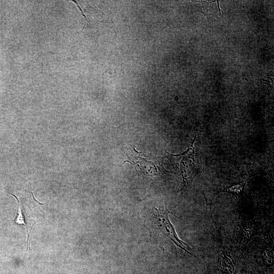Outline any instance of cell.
<instances>
[{
	"label": "cell",
	"instance_id": "cell-1",
	"mask_svg": "<svg viewBox=\"0 0 274 274\" xmlns=\"http://www.w3.org/2000/svg\"><path fill=\"white\" fill-rule=\"evenodd\" d=\"M150 213L151 214V218L157 229L168 238L178 248L192 255L190 247L178 237L175 228L169 220L168 215L169 214H172L175 217L177 218L178 217L167 209L166 203L163 209L153 207Z\"/></svg>",
	"mask_w": 274,
	"mask_h": 274
},
{
	"label": "cell",
	"instance_id": "cell-2",
	"mask_svg": "<svg viewBox=\"0 0 274 274\" xmlns=\"http://www.w3.org/2000/svg\"><path fill=\"white\" fill-rule=\"evenodd\" d=\"M11 194L16 198L18 202L17 213L14 221L18 224L23 225L26 227L27 234V248L26 249L27 250L28 248H29L30 242L29 236L31 229L38 219L36 218V215H34L32 211L38 207V204L41 203L35 199L33 194L30 203H28L27 206H26L24 202L20 201L18 198L15 195L12 193H11ZM29 249H30V248Z\"/></svg>",
	"mask_w": 274,
	"mask_h": 274
},
{
	"label": "cell",
	"instance_id": "cell-3",
	"mask_svg": "<svg viewBox=\"0 0 274 274\" xmlns=\"http://www.w3.org/2000/svg\"><path fill=\"white\" fill-rule=\"evenodd\" d=\"M244 185H235L228 187L223 190L222 192H226L234 195H239L242 193L244 189Z\"/></svg>",
	"mask_w": 274,
	"mask_h": 274
}]
</instances>
